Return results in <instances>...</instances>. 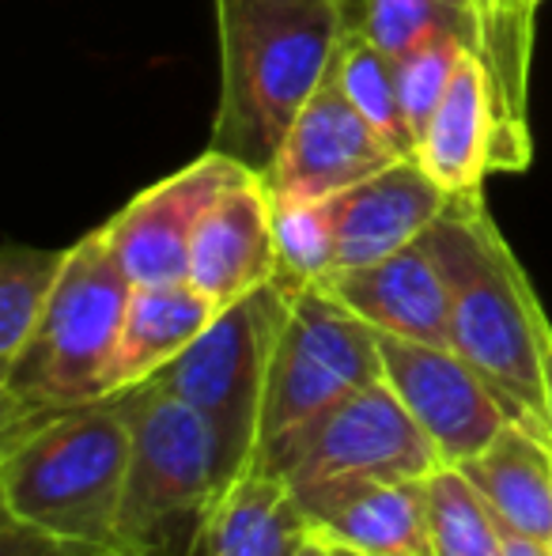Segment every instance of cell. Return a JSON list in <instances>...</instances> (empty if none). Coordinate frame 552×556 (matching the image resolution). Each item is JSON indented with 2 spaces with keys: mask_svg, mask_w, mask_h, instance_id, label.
Segmentation results:
<instances>
[{
  "mask_svg": "<svg viewBox=\"0 0 552 556\" xmlns=\"http://www.w3.org/2000/svg\"><path fill=\"white\" fill-rule=\"evenodd\" d=\"M341 35L363 38L390 58L435 35H458L485 58V23L473 0H341Z\"/></svg>",
  "mask_w": 552,
  "mask_h": 556,
  "instance_id": "obj_20",
  "label": "cell"
},
{
  "mask_svg": "<svg viewBox=\"0 0 552 556\" xmlns=\"http://www.w3.org/2000/svg\"><path fill=\"white\" fill-rule=\"evenodd\" d=\"M273 201V235H277V285L299 292L310 285H330L337 273V242L325 201L277 198Z\"/></svg>",
  "mask_w": 552,
  "mask_h": 556,
  "instance_id": "obj_24",
  "label": "cell"
},
{
  "mask_svg": "<svg viewBox=\"0 0 552 556\" xmlns=\"http://www.w3.org/2000/svg\"><path fill=\"white\" fill-rule=\"evenodd\" d=\"M220 106L213 148L266 175L341 42V0H216Z\"/></svg>",
  "mask_w": 552,
  "mask_h": 556,
  "instance_id": "obj_2",
  "label": "cell"
},
{
  "mask_svg": "<svg viewBox=\"0 0 552 556\" xmlns=\"http://www.w3.org/2000/svg\"><path fill=\"white\" fill-rule=\"evenodd\" d=\"M295 492L337 481H427L442 458L390 382L378 379L330 405L266 451Z\"/></svg>",
  "mask_w": 552,
  "mask_h": 556,
  "instance_id": "obj_8",
  "label": "cell"
},
{
  "mask_svg": "<svg viewBox=\"0 0 552 556\" xmlns=\"http://www.w3.org/2000/svg\"><path fill=\"white\" fill-rule=\"evenodd\" d=\"M450 205V193L424 170L416 155L390 163L368 182L325 201L337 242V273L383 262L416 242ZM333 273V277H337Z\"/></svg>",
  "mask_w": 552,
  "mask_h": 556,
  "instance_id": "obj_12",
  "label": "cell"
},
{
  "mask_svg": "<svg viewBox=\"0 0 552 556\" xmlns=\"http://www.w3.org/2000/svg\"><path fill=\"white\" fill-rule=\"evenodd\" d=\"M254 175L231 155L208 148L190 167L137 193L118 216L103 224L114 257L137 288L190 280V250L201 216L228 186Z\"/></svg>",
  "mask_w": 552,
  "mask_h": 556,
  "instance_id": "obj_10",
  "label": "cell"
},
{
  "mask_svg": "<svg viewBox=\"0 0 552 556\" xmlns=\"http://www.w3.org/2000/svg\"><path fill=\"white\" fill-rule=\"evenodd\" d=\"M383 379L378 330L345 307L325 285L287 292L273 359H269L261 454L299 432L307 420Z\"/></svg>",
  "mask_w": 552,
  "mask_h": 556,
  "instance_id": "obj_7",
  "label": "cell"
},
{
  "mask_svg": "<svg viewBox=\"0 0 552 556\" xmlns=\"http://www.w3.org/2000/svg\"><path fill=\"white\" fill-rule=\"evenodd\" d=\"M538 8H541V0H500V8H496V20H500V15H534Z\"/></svg>",
  "mask_w": 552,
  "mask_h": 556,
  "instance_id": "obj_28",
  "label": "cell"
},
{
  "mask_svg": "<svg viewBox=\"0 0 552 556\" xmlns=\"http://www.w3.org/2000/svg\"><path fill=\"white\" fill-rule=\"evenodd\" d=\"M310 519L273 462L261 454L216 496L197 556H299Z\"/></svg>",
  "mask_w": 552,
  "mask_h": 556,
  "instance_id": "obj_17",
  "label": "cell"
},
{
  "mask_svg": "<svg viewBox=\"0 0 552 556\" xmlns=\"http://www.w3.org/2000/svg\"><path fill=\"white\" fill-rule=\"evenodd\" d=\"M330 80L345 91V99L356 106L401 155H416V132L409 125L398 99V76H394V58L378 50L375 42L341 35L337 53H333Z\"/></svg>",
  "mask_w": 552,
  "mask_h": 556,
  "instance_id": "obj_21",
  "label": "cell"
},
{
  "mask_svg": "<svg viewBox=\"0 0 552 556\" xmlns=\"http://www.w3.org/2000/svg\"><path fill=\"white\" fill-rule=\"evenodd\" d=\"M325 288L371 330L450 349L447 277L424 235L383 262L337 273Z\"/></svg>",
  "mask_w": 552,
  "mask_h": 556,
  "instance_id": "obj_15",
  "label": "cell"
},
{
  "mask_svg": "<svg viewBox=\"0 0 552 556\" xmlns=\"http://www.w3.org/2000/svg\"><path fill=\"white\" fill-rule=\"evenodd\" d=\"M133 280L95 227L68 250L46 315L0 367V428L106 397V375L126 323Z\"/></svg>",
  "mask_w": 552,
  "mask_h": 556,
  "instance_id": "obj_4",
  "label": "cell"
},
{
  "mask_svg": "<svg viewBox=\"0 0 552 556\" xmlns=\"http://www.w3.org/2000/svg\"><path fill=\"white\" fill-rule=\"evenodd\" d=\"M473 50L465 38L458 35H435L416 42L413 50L398 53L394 58V76H398V99H401V111H406L409 125L416 132V144H420V132L427 129L432 114L439 111L442 96H447L450 80H454L458 65H462Z\"/></svg>",
  "mask_w": 552,
  "mask_h": 556,
  "instance_id": "obj_25",
  "label": "cell"
},
{
  "mask_svg": "<svg viewBox=\"0 0 552 556\" xmlns=\"http://www.w3.org/2000/svg\"><path fill=\"white\" fill-rule=\"evenodd\" d=\"M99 556H140V553H126V549H106V553H99Z\"/></svg>",
  "mask_w": 552,
  "mask_h": 556,
  "instance_id": "obj_33",
  "label": "cell"
},
{
  "mask_svg": "<svg viewBox=\"0 0 552 556\" xmlns=\"http://www.w3.org/2000/svg\"><path fill=\"white\" fill-rule=\"evenodd\" d=\"M310 530L363 556H435L427 481H337L295 492Z\"/></svg>",
  "mask_w": 552,
  "mask_h": 556,
  "instance_id": "obj_14",
  "label": "cell"
},
{
  "mask_svg": "<svg viewBox=\"0 0 552 556\" xmlns=\"http://www.w3.org/2000/svg\"><path fill=\"white\" fill-rule=\"evenodd\" d=\"M322 542H325V538H322ZM325 545L333 549V556H363V553H356V549H345V545H333V542H325Z\"/></svg>",
  "mask_w": 552,
  "mask_h": 556,
  "instance_id": "obj_32",
  "label": "cell"
},
{
  "mask_svg": "<svg viewBox=\"0 0 552 556\" xmlns=\"http://www.w3.org/2000/svg\"><path fill=\"white\" fill-rule=\"evenodd\" d=\"M398 160L409 155H401L325 76L314 99L295 117L277 163L261 175V182L277 198L330 201Z\"/></svg>",
  "mask_w": 552,
  "mask_h": 556,
  "instance_id": "obj_11",
  "label": "cell"
},
{
  "mask_svg": "<svg viewBox=\"0 0 552 556\" xmlns=\"http://www.w3.org/2000/svg\"><path fill=\"white\" fill-rule=\"evenodd\" d=\"M503 527V522H500ZM503 545H508V556H552V545L545 542H534V538H523L515 530L503 527Z\"/></svg>",
  "mask_w": 552,
  "mask_h": 556,
  "instance_id": "obj_27",
  "label": "cell"
},
{
  "mask_svg": "<svg viewBox=\"0 0 552 556\" xmlns=\"http://www.w3.org/2000/svg\"><path fill=\"white\" fill-rule=\"evenodd\" d=\"M450 292V349L470 359L511 420L552 443L545 409V341L552 323L485 198H450L424 231Z\"/></svg>",
  "mask_w": 552,
  "mask_h": 556,
  "instance_id": "obj_1",
  "label": "cell"
},
{
  "mask_svg": "<svg viewBox=\"0 0 552 556\" xmlns=\"http://www.w3.org/2000/svg\"><path fill=\"white\" fill-rule=\"evenodd\" d=\"M129 420L118 397L0 428V511L91 549H118Z\"/></svg>",
  "mask_w": 552,
  "mask_h": 556,
  "instance_id": "obj_3",
  "label": "cell"
},
{
  "mask_svg": "<svg viewBox=\"0 0 552 556\" xmlns=\"http://www.w3.org/2000/svg\"><path fill=\"white\" fill-rule=\"evenodd\" d=\"M500 144L503 117L492 68L480 53H470L458 65L439 111L420 132L416 160L450 198H473L485 178L500 170Z\"/></svg>",
  "mask_w": 552,
  "mask_h": 556,
  "instance_id": "obj_16",
  "label": "cell"
},
{
  "mask_svg": "<svg viewBox=\"0 0 552 556\" xmlns=\"http://www.w3.org/2000/svg\"><path fill=\"white\" fill-rule=\"evenodd\" d=\"M216 315L220 307L190 280L144 288L133 285V300H129L111 375H106V397L140 387L155 371H163L213 326Z\"/></svg>",
  "mask_w": 552,
  "mask_h": 556,
  "instance_id": "obj_18",
  "label": "cell"
},
{
  "mask_svg": "<svg viewBox=\"0 0 552 556\" xmlns=\"http://www.w3.org/2000/svg\"><path fill=\"white\" fill-rule=\"evenodd\" d=\"M68 250L73 247L46 250L23 242H8L0 250V367L23 349L46 315L68 265Z\"/></svg>",
  "mask_w": 552,
  "mask_h": 556,
  "instance_id": "obj_22",
  "label": "cell"
},
{
  "mask_svg": "<svg viewBox=\"0 0 552 556\" xmlns=\"http://www.w3.org/2000/svg\"><path fill=\"white\" fill-rule=\"evenodd\" d=\"M378 352L383 379L435 443L442 466H465L511 425L500 394L454 349L378 333Z\"/></svg>",
  "mask_w": 552,
  "mask_h": 556,
  "instance_id": "obj_9",
  "label": "cell"
},
{
  "mask_svg": "<svg viewBox=\"0 0 552 556\" xmlns=\"http://www.w3.org/2000/svg\"><path fill=\"white\" fill-rule=\"evenodd\" d=\"M427 522L435 556H508L500 519L458 466L427 477Z\"/></svg>",
  "mask_w": 552,
  "mask_h": 556,
  "instance_id": "obj_23",
  "label": "cell"
},
{
  "mask_svg": "<svg viewBox=\"0 0 552 556\" xmlns=\"http://www.w3.org/2000/svg\"><path fill=\"white\" fill-rule=\"evenodd\" d=\"M106 549H91V545L68 542L50 530L35 527V522H23L15 515L4 511L0 519V556H99Z\"/></svg>",
  "mask_w": 552,
  "mask_h": 556,
  "instance_id": "obj_26",
  "label": "cell"
},
{
  "mask_svg": "<svg viewBox=\"0 0 552 556\" xmlns=\"http://www.w3.org/2000/svg\"><path fill=\"white\" fill-rule=\"evenodd\" d=\"M273 280V201L261 175H246L228 186L201 216L190 250V285H197L223 311Z\"/></svg>",
  "mask_w": 552,
  "mask_h": 556,
  "instance_id": "obj_13",
  "label": "cell"
},
{
  "mask_svg": "<svg viewBox=\"0 0 552 556\" xmlns=\"http://www.w3.org/2000/svg\"><path fill=\"white\" fill-rule=\"evenodd\" d=\"M299 556H333V549L322 542V538L314 534V530H310V538H307V545L299 549Z\"/></svg>",
  "mask_w": 552,
  "mask_h": 556,
  "instance_id": "obj_30",
  "label": "cell"
},
{
  "mask_svg": "<svg viewBox=\"0 0 552 556\" xmlns=\"http://www.w3.org/2000/svg\"><path fill=\"white\" fill-rule=\"evenodd\" d=\"M545 409H549V432H552V333L545 341Z\"/></svg>",
  "mask_w": 552,
  "mask_h": 556,
  "instance_id": "obj_29",
  "label": "cell"
},
{
  "mask_svg": "<svg viewBox=\"0 0 552 556\" xmlns=\"http://www.w3.org/2000/svg\"><path fill=\"white\" fill-rule=\"evenodd\" d=\"M508 530L552 545V443L511 420L488 451L458 466Z\"/></svg>",
  "mask_w": 552,
  "mask_h": 556,
  "instance_id": "obj_19",
  "label": "cell"
},
{
  "mask_svg": "<svg viewBox=\"0 0 552 556\" xmlns=\"http://www.w3.org/2000/svg\"><path fill=\"white\" fill-rule=\"evenodd\" d=\"M473 4H477V15H480V23H485V38H488V27H492L496 8H500V0H473Z\"/></svg>",
  "mask_w": 552,
  "mask_h": 556,
  "instance_id": "obj_31",
  "label": "cell"
},
{
  "mask_svg": "<svg viewBox=\"0 0 552 556\" xmlns=\"http://www.w3.org/2000/svg\"><path fill=\"white\" fill-rule=\"evenodd\" d=\"M129 420V473L118 549L140 556H197L220 496L205 420L159 379L114 394Z\"/></svg>",
  "mask_w": 552,
  "mask_h": 556,
  "instance_id": "obj_5",
  "label": "cell"
},
{
  "mask_svg": "<svg viewBox=\"0 0 552 556\" xmlns=\"http://www.w3.org/2000/svg\"><path fill=\"white\" fill-rule=\"evenodd\" d=\"M284 311L287 288L273 280L246 300L223 307L182 356L152 375L205 420L216 451L220 492L261 458L269 359Z\"/></svg>",
  "mask_w": 552,
  "mask_h": 556,
  "instance_id": "obj_6",
  "label": "cell"
}]
</instances>
